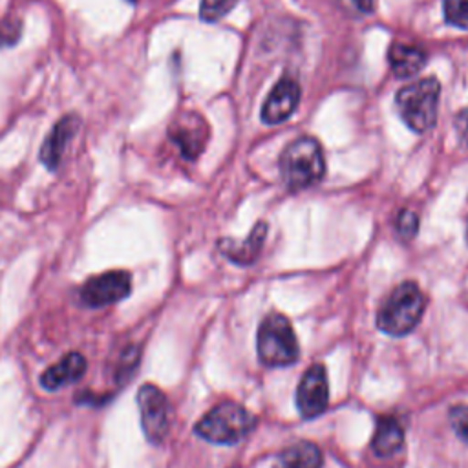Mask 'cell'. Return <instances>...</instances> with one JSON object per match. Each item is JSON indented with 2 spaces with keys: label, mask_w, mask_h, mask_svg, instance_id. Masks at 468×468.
I'll return each mask as SVG.
<instances>
[{
  "label": "cell",
  "mask_w": 468,
  "mask_h": 468,
  "mask_svg": "<svg viewBox=\"0 0 468 468\" xmlns=\"http://www.w3.org/2000/svg\"><path fill=\"white\" fill-rule=\"evenodd\" d=\"M324 172V150L314 137H296L280 155V174L289 190H303L316 185Z\"/></svg>",
  "instance_id": "cell-1"
},
{
  "label": "cell",
  "mask_w": 468,
  "mask_h": 468,
  "mask_svg": "<svg viewBox=\"0 0 468 468\" xmlns=\"http://www.w3.org/2000/svg\"><path fill=\"white\" fill-rule=\"evenodd\" d=\"M426 298L415 282L399 283L377 313V327L389 336H404L417 327Z\"/></svg>",
  "instance_id": "cell-2"
},
{
  "label": "cell",
  "mask_w": 468,
  "mask_h": 468,
  "mask_svg": "<svg viewBox=\"0 0 468 468\" xmlns=\"http://www.w3.org/2000/svg\"><path fill=\"white\" fill-rule=\"evenodd\" d=\"M256 426V417L241 404L223 400L208 410L196 424L194 431L214 444H236Z\"/></svg>",
  "instance_id": "cell-3"
},
{
  "label": "cell",
  "mask_w": 468,
  "mask_h": 468,
  "mask_svg": "<svg viewBox=\"0 0 468 468\" xmlns=\"http://www.w3.org/2000/svg\"><path fill=\"white\" fill-rule=\"evenodd\" d=\"M256 347L260 360L271 367L291 366L300 356L294 329L289 318L282 313H271L261 320L256 335Z\"/></svg>",
  "instance_id": "cell-4"
},
{
  "label": "cell",
  "mask_w": 468,
  "mask_h": 468,
  "mask_svg": "<svg viewBox=\"0 0 468 468\" xmlns=\"http://www.w3.org/2000/svg\"><path fill=\"white\" fill-rule=\"evenodd\" d=\"M441 95V84L435 77L402 86L395 95V104L400 117L413 132H426L433 126L437 117V104Z\"/></svg>",
  "instance_id": "cell-5"
},
{
  "label": "cell",
  "mask_w": 468,
  "mask_h": 468,
  "mask_svg": "<svg viewBox=\"0 0 468 468\" xmlns=\"http://www.w3.org/2000/svg\"><path fill=\"white\" fill-rule=\"evenodd\" d=\"M141 428L152 444H161L170 430V404L166 395L154 384H143L137 391Z\"/></svg>",
  "instance_id": "cell-6"
},
{
  "label": "cell",
  "mask_w": 468,
  "mask_h": 468,
  "mask_svg": "<svg viewBox=\"0 0 468 468\" xmlns=\"http://www.w3.org/2000/svg\"><path fill=\"white\" fill-rule=\"evenodd\" d=\"M132 291V276L126 271H108L91 276L80 287V300L88 307H106L124 300Z\"/></svg>",
  "instance_id": "cell-7"
},
{
  "label": "cell",
  "mask_w": 468,
  "mask_h": 468,
  "mask_svg": "<svg viewBox=\"0 0 468 468\" xmlns=\"http://www.w3.org/2000/svg\"><path fill=\"white\" fill-rule=\"evenodd\" d=\"M329 404V382L322 364H313L296 386V408L303 419H314Z\"/></svg>",
  "instance_id": "cell-8"
},
{
  "label": "cell",
  "mask_w": 468,
  "mask_h": 468,
  "mask_svg": "<svg viewBox=\"0 0 468 468\" xmlns=\"http://www.w3.org/2000/svg\"><path fill=\"white\" fill-rule=\"evenodd\" d=\"M208 133L207 121L196 112L181 113L168 128V137L188 161H194L203 152Z\"/></svg>",
  "instance_id": "cell-9"
},
{
  "label": "cell",
  "mask_w": 468,
  "mask_h": 468,
  "mask_svg": "<svg viewBox=\"0 0 468 468\" xmlns=\"http://www.w3.org/2000/svg\"><path fill=\"white\" fill-rule=\"evenodd\" d=\"M302 88L292 77H282L269 91L261 106V121L265 124H280L292 115L300 102Z\"/></svg>",
  "instance_id": "cell-10"
},
{
  "label": "cell",
  "mask_w": 468,
  "mask_h": 468,
  "mask_svg": "<svg viewBox=\"0 0 468 468\" xmlns=\"http://www.w3.org/2000/svg\"><path fill=\"white\" fill-rule=\"evenodd\" d=\"M79 117L77 115H64L60 117L55 126L51 128V132L46 135L42 146H40V161L46 165L48 170H57L60 161H62V155H64V150L69 143V139L77 133L79 130Z\"/></svg>",
  "instance_id": "cell-11"
},
{
  "label": "cell",
  "mask_w": 468,
  "mask_h": 468,
  "mask_svg": "<svg viewBox=\"0 0 468 468\" xmlns=\"http://www.w3.org/2000/svg\"><path fill=\"white\" fill-rule=\"evenodd\" d=\"M267 236V223L260 221L254 225L250 234L245 239H232V238H223L219 239L218 247L223 252L225 258L234 261L236 265H250L258 256L263 247Z\"/></svg>",
  "instance_id": "cell-12"
},
{
  "label": "cell",
  "mask_w": 468,
  "mask_h": 468,
  "mask_svg": "<svg viewBox=\"0 0 468 468\" xmlns=\"http://www.w3.org/2000/svg\"><path fill=\"white\" fill-rule=\"evenodd\" d=\"M88 369L86 358L80 353H68L64 355L57 364L49 366L42 375H40V384L48 391L60 389L75 380H79Z\"/></svg>",
  "instance_id": "cell-13"
},
{
  "label": "cell",
  "mask_w": 468,
  "mask_h": 468,
  "mask_svg": "<svg viewBox=\"0 0 468 468\" xmlns=\"http://www.w3.org/2000/svg\"><path fill=\"white\" fill-rule=\"evenodd\" d=\"M388 60H389L391 71L399 79H408V77L417 75L424 68L426 51L415 44L395 42V44H391V48L388 51Z\"/></svg>",
  "instance_id": "cell-14"
},
{
  "label": "cell",
  "mask_w": 468,
  "mask_h": 468,
  "mask_svg": "<svg viewBox=\"0 0 468 468\" xmlns=\"http://www.w3.org/2000/svg\"><path fill=\"white\" fill-rule=\"evenodd\" d=\"M404 444V430L397 419L384 415L377 419L375 433L371 439V450L377 457H389L397 453Z\"/></svg>",
  "instance_id": "cell-15"
},
{
  "label": "cell",
  "mask_w": 468,
  "mask_h": 468,
  "mask_svg": "<svg viewBox=\"0 0 468 468\" xmlns=\"http://www.w3.org/2000/svg\"><path fill=\"white\" fill-rule=\"evenodd\" d=\"M322 464L320 448L309 441H300L280 452L272 468H322Z\"/></svg>",
  "instance_id": "cell-16"
},
{
  "label": "cell",
  "mask_w": 468,
  "mask_h": 468,
  "mask_svg": "<svg viewBox=\"0 0 468 468\" xmlns=\"http://www.w3.org/2000/svg\"><path fill=\"white\" fill-rule=\"evenodd\" d=\"M442 13L448 24L468 29V0H444Z\"/></svg>",
  "instance_id": "cell-17"
},
{
  "label": "cell",
  "mask_w": 468,
  "mask_h": 468,
  "mask_svg": "<svg viewBox=\"0 0 468 468\" xmlns=\"http://www.w3.org/2000/svg\"><path fill=\"white\" fill-rule=\"evenodd\" d=\"M22 37V18L9 15L0 20V49L15 46Z\"/></svg>",
  "instance_id": "cell-18"
},
{
  "label": "cell",
  "mask_w": 468,
  "mask_h": 468,
  "mask_svg": "<svg viewBox=\"0 0 468 468\" xmlns=\"http://www.w3.org/2000/svg\"><path fill=\"white\" fill-rule=\"evenodd\" d=\"M234 4L236 0H201L199 16L205 22H218L234 7Z\"/></svg>",
  "instance_id": "cell-19"
},
{
  "label": "cell",
  "mask_w": 468,
  "mask_h": 468,
  "mask_svg": "<svg viewBox=\"0 0 468 468\" xmlns=\"http://www.w3.org/2000/svg\"><path fill=\"white\" fill-rule=\"evenodd\" d=\"M139 364V349L137 347H128L124 349V353L121 355L119 362H117V371H115V378L119 382H126V378L135 371Z\"/></svg>",
  "instance_id": "cell-20"
},
{
  "label": "cell",
  "mask_w": 468,
  "mask_h": 468,
  "mask_svg": "<svg viewBox=\"0 0 468 468\" xmlns=\"http://www.w3.org/2000/svg\"><path fill=\"white\" fill-rule=\"evenodd\" d=\"M417 230H419V216L413 210H408V208L400 210L399 218H397V232H399V236L402 239L410 241V239L415 238Z\"/></svg>",
  "instance_id": "cell-21"
},
{
  "label": "cell",
  "mask_w": 468,
  "mask_h": 468,
  "mask_svg": "<svg viewBox=\"0 0 468 468\" xmlns=\"http://www.w3.org/2000/svg\"><path fill=\"white\" fill-rule=\"evenodd\" d=\"M450 424L453 428V431L468 442V404H455L450 408L448 413Z\"/></svg>",
  "instance_id": "cell-22"
},
{
  "label": "cell",
  "mask_w": 468,
  "mask_h": 468,
  "mask_svg": "<svg viewBox=\"0 0 468 468\" xmlns=\"http://www.w3.org/2000/svg\"><path fill=\"white\" fill-rule=\"evenodd\" d=\"M356 11L360 13H371L373 11V5H375V0H347Z\"/></svg>",
  "instance_id": "cell-23"
},
{
  "label": "cell",
  "mask_w": 468,
  "mask_h": 468,
  "mask_svg": "<svg viewBox=\"0 0 468 468\" xmlns=\"http://www.w3.org/2000/svg\"><path fill=\"white\" fill-rule=\"evenodd\" d=\"M466 239H468V223H466Z\"/></svg>",
  "instance_id": "cell-24"
},
{
  "label": "cell",
  "mask_w": 468,
  "mask_h": 468,
  "mask_svg": "<svg viewBox=\"0 0 468 468\" xmlns=\"http://www.w3.org/2000/svg\"><path fill=\"white\" fill-rule=\"evenodd\" d=\"M128 2H135V0H128Z\"/></svg>",
  "instance_id": "cell-25"
},
{
  "label": "cell",
  "mask_w": 468,
  "mask_h": 468,
  "mask_svg": "<svg viewBox=\"0 0 468 468\" xmlns=\"http://www.w3.org/2000/svg\"><path fill=\"white\" fill-rule=\"evenodd\" d=\"M232 468H238V466H232Z\"/></svg>",
  "instance_id": "cell-26"
}]
</instances>
